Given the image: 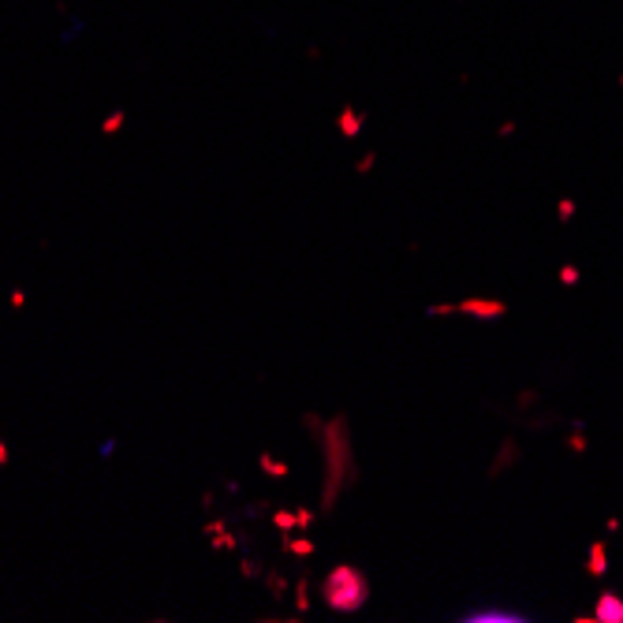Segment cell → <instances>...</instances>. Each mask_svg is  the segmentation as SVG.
Segmentation results:
<instances>
[{
	"instance_id": "cell-1",
	"label": "cell",
	"mask_w": 623,
	"mask_h": 623,
	"mask_svg": "<svg viewBox=\"0 0 623 623\" xmlns=\"http://www.w3.org/2000/svg\"><path fill=\"white\" fill-rule=\"evenodd\" d=\"M317 593H322V604L328 612H336V616H355L359 609H366L373 586L366 579L362 567H355L351 560H340V564L328 567V575L322 579V586H317Z\"/></svg>"
},
{
	"instance_id": "cell-2",
	"label": "cell",
	"mask_w": 623,
	"mask_h": 623,
	"mask_svg": "<svg viewBox=\"0 0 623 623\" xmlns=\"http://www.w3.org/2000/svg\"><path fill=\"white\" fill-rule=\"evenodd\" d=\"M455 314L459 317H474V322H500L508 314V302L504 299H489V295H471L455 302Z\"/></svg>"
},
{
	"instance_id": "cell-3",
	"label": "cell",
	"mask_w": 623,
	"mask_h": 623,
	"mask_svg": "<svg viewBox=\"0 0 623 623\" xmlns=\"http://www.w3.org/2000/svg\"><path fill=\"white\" fill-rule=\"evenodd\" d=\"M593 623H623V597L616 590H601L593 604Z\"/></svg>"
},
{
	"instance_id": "cell-4",
	"label": "cell",
	"mask_w": 623,
	"mask_h": 623,
	"mask_svg": "<svg viewBox=\"0 0 623 623\" xmlns=\"http://www.w3.org/2000/svg\"><path fill=\"white\" fill-rule=\"evenodd\" d=\"M466 623H523L526 616H519V612H508V609H474L463 616Z\"/></svg>"
},
{
	"instance_id": "cell-5",
	"label": "cell",
	"mask_w": 623,
	"mask_h": 623,
	"mask_svg": "<svg viewBox=\"0 0 623 623\" xmlns=\"http://www.w3.org/2000/svg\"><path fill=\"white\" fill-rule=\"evenodd\" d=\"M280 548L288 556H299V560H310V556L317 553V545L310 542V537H295V534H280Z\"/></svg>"
},
{
	"instance_id": "cell-6",
	"label": "cell",
	"mask_w": 623,
	"mask_h": 623,
	"mask_svg": "<svg viewBox=\"0 0 623 623\" xmlns=\"http://www.w3.org/2000/svg\"><path fill=\"white\" fill-rule=\"evenodd\" d=\"M258 471L265 474V478H273V482H288L291 478V466L284 459H277V455H269V452L258 455Z\"/></svg>"
},
{
	"instance_id": "cell-7",
	"label": "cell",
	"mask_w": 623,
	"mask_h": 623,
	"mask_svg": "<svg viewBox=\"0 0 623 623\" xmlns=\"http://www.w3.org/2000/svg\"><path fill=\"white\" fill-rule=\"evenodd\" d=\"M336 127H340V135H344V139H355V135L362 131V112H355V108L347 105L344 112H340V123H336Z\"/></svg>"
},
{
	"instance_id": "cell-8",
	"label": "cell",
	"mask_w": 623,
	"mask_h": 623,
	"mask_svg": "<svg viewBox=\"0 0 623 623\" xmlns=\"http://www.w3.org/2000/svg\"><path fill=\"white\" fill-rule=\"evenodd\" d=\"M515 459V441H504L500 444V452H497V459H493V466H489V478H500V471H508V463Z\"/></svg>"
},
{
	"instance_id": "cell-9",
	"label": "cell",
	"mask_w": 623,
	"mask_h": 623,
	"mask_svg": "<svg viewBox=\"0 0 623 623\" xmlns=\"http://www.w3.org/2000/svg\"><path fill=\"white\" fill-rule=\"evenodd\" d=\"M604 567H609V560H604V542H593L590 553H586V575H604Z\"/></svg>"
},
{
	"instance_id": "cell-10",
	"label": "cell",
	"mask_w": 623,
	"mask_h": 623,
	"mask_svg": "<svg viewBox=\"0 0 623 623\" xmlns=\"http://www.w3.org/2000/svg\"><path fill=\"white\" fill-rule=\"evenodd\" d=\"M291 586H295V612H299V616H306V612H310V579L302 575V579H295Z\"/></svg>"
},
{
	"instance_id": "cell-11",
	"label": "cell",
	"mask_w": 623,
	"mask_h": 623,
	"mask_svg": "<svg viewBox=\"0 0 623 623\" xmlns=\"http://www.w3.org/2000/svg\"><path fill=\"white\" fill-rule=\"evenodd\" d=\"M273 526H277L280 534H299L295 511H284V508H277V511H273Z\"/></svg>"
},
{
	"instance_id": "cell-12",
	"label": "cell",
	"mask_w": 623,
	"mask_h": 623,
	"mask_svg": "<svg viewBox=\"0 0 623 623\" xmlns=\"http://www.w3.org/2000/svg\"><path fill=\"white\" fill-rule=\"evenodd\" d=\"M261 579H265V586H269V597H277V601L284 597V593H288V586H291V582L284 579L280 571H265Z\"/></svg>"
},
{
	"instance_id": "cell-13",
	"label": "cell",
	"mask_w": 623,
	"mask_h": 623,
	"mask_svg": "<svg viewBox=\"0 0 623 623\" xmlns=\"http://www.w3.org/2000/svg\"><path fill=\"white\" fill-rule=\"evenodd\" d=\"M123 108H116V112H108L105 120H101V135H105V139H112V135H120L123 131Z\"/></svg>"
},
{
	"instance_id": "cell-14",
	"label": "cell",
	"mask_w": 623,
	"mask_h": 623,
	"mask_svg": "<svg viewBox=\"0 0 623 623\" xmlns=\"http://www.w3.org/2000/svg\"><path fill=\"white\" fill-rule=\"evenodd\" d=\"M209 545L217 548V553H232L235 545H239V534H232V530H224V534H217V537H209Z\"/></svg>"
},
{
	"instance_id": "cell-15",
	"label": "cell",
	"mask_w": 623,
	"mask_h": 623,
	"mask_svg": "<svg viewBox=\"0 0 623 623\" xmlns=\"http://www.w3.org/2000/svg\"><path fill=\"white\" fill-rule=\"evenodd\" d=\"M556 277H560V284L564 288H575V284H579V265H560V273H556Z\"/></svg>"
},
{
	"instance_id": "cell-16",
	"label": "cell",
	"mask_w": 623,
	"mask_h": 623,
	"mask_svg": "<svg viewBox=\"0 0 623 623\" xmlns=\"http://www.w3.org/2000/svg\"><path fill=\"white\" fill-rule=\"evenodd\" d=\"M373 164H377V153L370 150V153H362V157L355 161V172H359V176H370V172H373Z\"/></svg>"
},
{
	"instance_id": "cell-17",
	"label": "cell",
	"mask_w": 623,
	"mask_h": 623,
	"mask_svg": "<svg viewBox=\"0 0 623 623\" xmlns=\"http://www.w3.org/2000/svg\"><path fill=\"white\" fill-rule=\"evenodd\" d=\"M429 317H452L455 314V302H433V306H426Z\"/></svg>"
},
{
	"instance_id": "cell-18",
	"label": "cell",
	"mask_w": 623,
	"mask_h": 623,
	"mask_svg": "<svg viewBox=\"0 0 623 623\" xmlns=\"http://www.w3.org/2000/svg\"><path fill=\"white\" fill-rule=\"evenodd\" d=\"M567 448H575V452H586V448H590V441L582 437V426H579V422H575V433L567 437Z\"/></svg>"
},
{
	"instance_id": "cell-19",
	"label": "cell",
	"mask_w": 623,
	"mask_h": 623,
	"mask_svg": "<svg viewBox=\"0 0 623 623\" xmlns=\"http://www.w3.org/2000/svg\"><path fill=\"white\" fill-rule=\"evenodd\" d=\"M295 523H299V530H310V526L317 523V515H314L310 508H295Z\"/></svg>"
},
{
	"instance_id": "cell-20",
	"label": "cell",
	"mask_w": 623,
	"mask_h": 623,
	"mask_svg": "<svg viewBox=\"0 0 623 623\" xmlns=\"http://www.w3.org/2000/svg\"><path fill=\"white\" fill-rule=\"evenodd\" d=\"M239 571L246 575V579H258V575H265V567H261L258 560H250V556H246V560L239 564Z\"/></svg>"
},
{
	"instance_id": "cell-21",
	"label": "cell",
	"mask_w": 623,
	"mask_h": 623,
	"mask_svg": "<svg viewBox=\"0 0 623 623\" xmlns=\"http://www.w3.org/2000/svg\"><path fill=\"white\" fill-rule=\"evenodd\" d=\"M556 217H560V221H571V217H575V198H560V206H556Z\"/></svg>"
},
{
	"instance_id": "cell-22",
	"label": "cell",
	"mask_w": 623,
	"mask_h": 623,
	"mask_svg": "<svg viewBox=\"0 0 623 623\" xmlns=\"http://www.w3.org/2000/svg\"><path fill=\"white\" fill-rule=\"evenodd\" d=\"M224 530H228V519H213V523L201 526V534H206V537H217V534H224Z\"/></svg>"
},
{
	"instance_id": "cell-23",
	"label": "cell",
	"mask_w": 623,
	"mask_h": 623,
	"mask_svg": "<svg viewBox=\"0 0 623 623\" xmlns=\"http://www.w3.org/2000/svg\"><path fill=\"white\" fill-rule=\"evenodd\" d=\"M8 302H12V310H23V306H26V288H12Z\"/></svg>"
},
{
	"instance_id": "cell-24",
	"label": "cell",
	"mask_w": 623,
	"mask_h": 623,
	"mask_svg": "<svg viewBox=\"0 0 623 623\" xmlns=\"http://www.w3.org/2000/svg\"><path fill=\"white\" fill-rule=\"evenodd\" d=\"M112 452H116V441H105V444H101V455H105V459H108Z\"/></svg>"
},
{
	"instance_id": "cell-25",
	"label": "cell",
	"mask_w": 623,
	"mask_h": 623,
	"mask_svg": "<svg viewBox=\"0 0 623 623\" xmlns=\"http://www.w3.org/2000/svg\"><path fill=\"white\" fill-rule=\"evenodd\" d=\"M8 459H12V455H8V444L0 441V466H8Z\"/></svg>"
}]
</instances>
